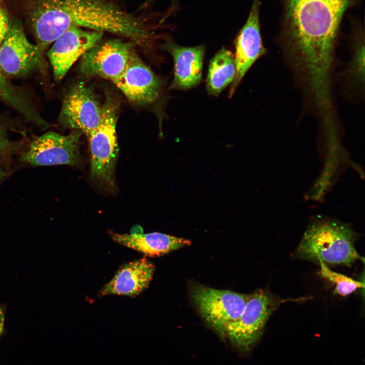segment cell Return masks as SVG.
Listing matches in <instances>:
<instances>
[{"label": "cell", "instance_id": "cell-1", "mask_svg": "<svg viewBox=\"0 0 365 365\" xmlns=\"http://www.w3.org/2000/svg\"><path fill=\"white\" fill-rule=\"evenodd\" d=\"M355 0H285L283 48L302 83L318 89L331 82L340 26Z\"/></svg>", "mask_w": 365, "mask_h": 365}, {"label": "cell", "instance_id": "cell-2", "mask_svg": "<svg viewBox=\"0 0 365 365\" xmlns=\"http://www.w3.org/2000/svg\"><path fill=\"white\" fill-rule=\"evenodd\" d=\"M357 236L348 224L316 216L309 224L294 256L318 264L349 266L361 260L354 246Z\"/></svg>", "mask_w": 365, "mask_h": 365}, {"label": "cell", "instance_id": "cell-3", "mask_svg": "<svg viewBox=\"0 0 365 365\" xmlns=\"http://www.w3.org/2000/svg\"><path fill=\"white\" fill-rule=\"evenodd\" d=\"M103 117L97 128L88 137L91 153L90 176L105 191H113L118 155L116 125L118 105L107 96L103 104Z\"/></svg>", "mask_w": 365, "mask_h": 365}, {"label": "cell", "instance_id": "cell-4", "mask_svg": "<svg viewBox=\"0 0 365 365\" xmlns=\"http://www.w3.org/2000/svg\"><path fill=\"white\" fill-rule=\"evenodd\" d=\"M191 295L206 323L223 340L228 327L241 315L248 295L210 287L198 283L191 285Z\"/></svg>", "mask_w": 365, "mask_h": 365}, {"label": "cell", "instance_id": "cell-5", "mask_svg": "<svg viewBox=\"0 0 365 365\" xmlns=\"http://www.w3.org/2000/svg\"><path fill=\"white\" fill-rule=\"evenodd\" d=\"M281 300L267 290L249 294L239 317L228 328L226 339L239 350H250L262 337L266 324Z\"/></svg>", "mask_w": 365, "mask_h": 365}, {"label": "cell", "instance_id": "cell-6", "mask_svg": "<svg viewBox=\"0 0 365 365\" xmlns=\"http://www.w3.org/2000/svg\"><path fill=\"white\" fill-rule=\"evenodd\" d=\"M81 133L74 130L63 135L51 131L36 136L20 151L19 159L31 166L77 165L81 161L79 143Z\"/></svg>", "mask_w": 365, "mask_h": 365}, {"label": "cell", "instance_id": "cell-7", "mask_svg": "<svg viewBox=\"0 0 365 365\" xmlns=\"http://www.w3.org/2000/svg\"><path fill=\"white\" fill-rule=\"evenodd\" d=\"M42 62V49L30 43L17 21L11 22L0 47V68L4 75L26 76L39 68Z\"/></svg>", "mask_w": 365, "mask_h": 365}, {"label": "cell", "instance_id": "cell-8", "mask_svg": "<svg viewBox=\"0 0 365 365\" xmlns=\"http://www.w3.org/2000/svg\"><path fill=\"white\" fill-rule=\"evenodd\" d=\"M103 111V104L92 90L80 82L65 95L59 119L64 127L83 132L88 137L101 123Z\"/></svg>", "mask_w": 365, "mask_h": 365}, {"label": "cell", "instance_id": "cell-9", "mask_svg": "<svg viewBox=\"0 0 365 365\" xmlns=\"http://www.w3.org/2000/svg\"><path fill=\"white\" fill-rule=\"evenodd\" d=\"M133 44L113 39L93 47L82 56L81 73L86 77L99 76L111 80L125 70L135 53Z\"/></svg>", "mask_w": 365, "mask_h": 365}, {"label": "cell", "instance_id": "cell-10", "mask_svg": "<svg viewBox=\"0 0 365 365\" xmlns=\"http://www.w3.org/2000/svg\"><path fill=\"white\" fill-rule=\"evenodd\" d=\"M103 33L72 26L57 38L48 53L55 79L61 80L80 57L99 44Z\"/></svg>", "mask_w": 365, "mask_h": 365}, {"label": "cell", "instance_id": "cell-11", "mask_svg": "<svg viewBox=\"0 0 365 365\" xmlns=\"http://www.w3.org/2000/svg\"><path fill=\"white\" fill-rule=\"evenodd\" d=\"M112 82L130 101L135 104H154L163 95L161 80L135 53L124 71Z\"/></svg>", "mask_w": 365, "mask_h": 365}, {"label": "cell", "instance_id": "cell-12", "mask_svg": "<svg viewBox=\"0 0 365 365\" xmlns=\"http://www.w3.org/2000/svg\"><path fill=\"white\" fill-rule=\"evenodd\" d=\"M260 5L261 0H253L247 19L236 39V75L230 88V97L250 67L267 53L260 31Z\"/></svg>", "mask_w": 365, "mask_h": 365}, {"label": "cell", "instance_id": "cell-13", "mask_svg": "<svg viewBox=\"0 0 365 365\" xmlns=\"http://www.w3.org/2000/svg\"><path fill=\"white\" fill-rule=\"evenodd\" d=\"M164 49L171 55L174 62V76L169 88L188 90L201 82L205 47L179 46L169 40Z\"/></svg>", "mask_w": 365, "mask_h": 365}, {"label": "cell", "instance_id": "cell-14", "mask_svg": "<svg viewBox=\"0 0 365 365\" xmlns=\"http://www.w3.org/2000/svg\"><path fill=\"white\" fill-rule=\"evenodd\" d=\"M154 265L142 258L124 265L99 291L101 296L118 295L135 297L149 285L155 271Z\"/></svg>", "mask_w": 365, "mask_h": 365}, {"label": "cell", "instance_id": "cell-15", "mask_svg": "<svg viewBox=\"0 0 365 365\" xmlns=\"http://www.w3.org/2000/svg\"><path fill=\"white\" fill-rule=\"evenodd\" d=\"M110 235L115 242L150 257L162 256L191 244L189 240L159 232L147 234L110 232Z\"/></svg>", "mask_w": 365, "mask_h": 365}, {"label": "cell", "instance_id": "cell-16", "mask_svg": "<svg viewBox=\"0 0 365 365\" xmlns=\"http://www.w3.org/2000/svg\"><path fill=\"white\" fill-rule=\"evenodd\" d=\"M236 75L234 55L225 47L221 48L209 62L206 89L212 96H218L233 82Z\"/></svg>", "mask_w": 365, "mask_h": 365}, {"label": "cell", "instance_id": "cell-17", "mask_svg": "<svg viewBox=\"0 0 365 365\" xmlns=\"http://www.w3.org/2000/svg\"><path fill=\"white\" fill-rule=\"evenodd\" d=\"M352 56L346 71V79L352 87L359 89L364 85V38L359 31L352 44Z\"/></svg>", "mask_w": 365, "mask_h": 365}, {"label": "cell", "instance_id": "cell-18", "mask_svg": "<svg viewBox=\"0 0 365 365\" xmlns=\"http://www.w3.org/2000/svg\"><path fill=\"white\" fill-rule=\"evenodd\" d=\"M17 126L13 120L0 115V162L4 165L23 148L20 142L13 141L10 138V133L16 131Z\"/></svg>", "mask_w": 365, "mask_h": 365}, {"label": "cell", "instance_id": "cell-19", "mask_svg": "<svg viewBox=\"0 0 365 365\" xmlns=\"http://www.w3.org/2000/svg\"><path fill=\"white\" fill-rule=\"evenodd\" d=\"M318 264L320 267L321 276L335 285L334 294L345 297L359 288H364L363 282L335 272L322 262H320Z\"/></svg>", "mask_w": 365, "mask_h": 365}, {"label": "cell", "instance_id": "cell-20", "mask_svg": "<svg viewBox=\"0 0 365 365\" xmlns=\"http://www.w3.org/2000/svg\"><path fill=\"white\" fill-rule=\"evenodd\" d=\"M7 306L4 304H0V340L5 333V322Z\"/></svg>", "mask_w": 365, "mask_h": 365}, {"label": "cell", "instance_id": "cell-21", "mask_svg": "<svg viewBox=\"0 0 365 365\" xmlns=\"http://www.w3.org/2000/svg\"><path fill=\"white\" fill-rule=\"evenodd\" d=\"M5 165L0 162V182L6 177L8 173Z\"/></svg>", "mask_w": 365, "mask_h": 365}]
</instances>
